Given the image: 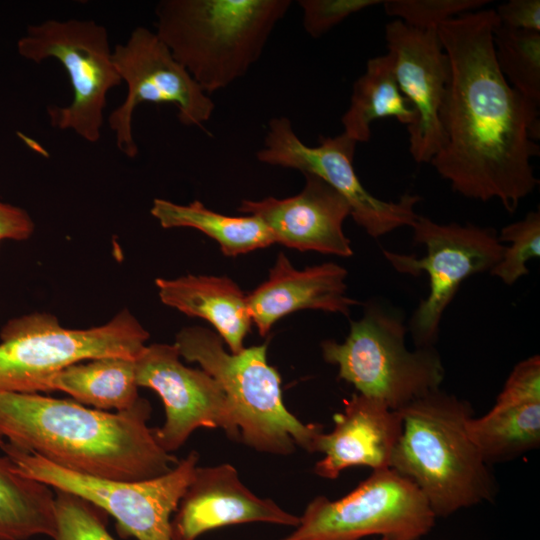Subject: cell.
Masks as SVG:
<instances>
[{"label":"cell","mask_w":540,"mask_h":540,"mask_svg":"<svg viewBox=\"0 0 540 540\" xmlns=\"http://www.w3.org/2000/svg\"><path fill=\"white\" fill-rule=\"evenodd\" d=\"M494 9L448 19L437 33L450 76L440 112L444 135L430 164L460 195L498 199L513 213L539 181L531 165L538 156L539 106L514 90L496 61Z\"/></svg>","instance_id":"obj_1"},{"label":"cell","mask_w":540,"mask_h":540,"mask_svg":"<svg viewBox=\"0 0 540 540\" xmlns=\"http://www.w3.org/2000/svg\"><path fill=\"white\" fill-rule=\"evenodd\" d=\"M151 405L108 412L39 393H0V437L71 471L116 481L169 472L178 459L157 443L147 424Z\"/></svg>","instance_id":"obj_2"},{"label":"cell","mask_w":540,"mask_h":540,"mask_svg":"<svg viewBox=\"0 0 540 540\" xmlns=\"http://www.w3.org/2000/svg\"><path fill=\"white\" fill-rule=\"evenodd\" d=\"M399 412L390 468L417 486L436 517L494 501L496 479L466 431L474 416L468 401L438 389Z\"/></svg>","instance_id":"obj_3"},{"label":"cell","mask_w":540,"mask_h":540,"mask_svg":"<svg viewBox=\"0 0 540 540\" xmlns=\"http://www.w3.org/2000/svg\"><path fill=\"white\" fill-rule=\"evenodd\" d=\"M290 0H162L156 34L207 93L243 77L260 58Z\"/></svg>","instance_id":"obj_4"},{"label":"cell","mask_w":540,"mask_h":540,"mask_svg":"<svg viewBox=\"0 0 540 540\" xmlns=\"http://www.w3.org/2000/svg\"><path fill=\"white\" fill-rule=\"evenodd\" d=\"M173 344L222 387L236 410L241 442L272 455L288 456L296 447L315 452L322 425L303 423L286 408L280 374L267 362V343L228 353L217 333L193 326L181 329Z\"/></svg>","instance_id":"obj_5"},{"label":"cell","mask_w":540,"mask_h":540,"mask_svg":"<svg viewBox=\"0 0 540 540\" xmlns=\"http://www.w3.org/2000/svg\"><path fill=\"white\" fill-rule=\"evenodd\" d=\"M148 339L127 309L87 329L65 328L45 312L12 318L0 331V393L48 392L49 379L60 370L102 357L136 359Z\"/></svg>","instance_id":"obj_6"},{"label":"cell","mask_w":540,"mask_h":540,"mask_svg":"<svg viewBox=\"0 0 540 540\" xmlns=\"http://www.w3.org/2000/svg\"><path fill=\"white\" fill-rule=\"evenodd\" d=\"M406 332L398 313L370 304L360 320L351 322L344 342L321 343L322 355L359 394L399 411L440 389L445 377L439 353L433 347L408 350Z\"/></svg>","instance_id":"obj_7"},{"label":"cell","mask_w":540,"mask_h":540,"mask_svg":"<svg viewBox=\"0 0 540 540\" xmlns=\"http://www.w3.org/2000/svg\"><path fill=\"white\" fill-rule=\"evenodd\" d=\"M0 448L20 474L85 499L110 514L122 534L137 540H172V515L192 481L199 460V454L191 451L161 476L116 481L62 468L8 442H3Z\"/></svg>","instance_id":"obj_8"},{"label":"cell","mask_w":540,"mask_h":540,"mask_svg":"<svg viewBox=\"0 0 540 540\" xmlns=\"http://www.w3.org/2000/svg\"><path fill=\"white\" fill-rule=\"evenodd\" d=\"M17 50L36 63L56 59L69 76L72 101L47 108L51 126L72 130L90 143L99 141L107 93L122 82L107 29L93 20L49 19L29 25Z\"/></svg>","instance_id":"obj_9"},{"label":"cell","mask_w":540,"mask_h":540,"mask_svg":"<svg viewBox=\"0 0 540 540\" xmlns=\"http://www.w3.org/2000/svg\"><path fill=\"white\" fill-rule=\"evenodd\" d=\"M436 518L417 486L386 468L373 470L340 499L315 497L294 531L280 540H420Z\"/></svg>","instance_id":"obj_10"},{"label":"cell","mask_w":540,"mask_h":540,"mask_svg":"<svg viewBox=\"0 0 540 540\" xmlns=\"http://www.w3.org/2000/svg\"><path fill=\"white\" fill-rule=\"evenodd\" d=\"M413 239L426 247L422 258L383 250L392 267L403 274H428L430 291L410 321L417 347H433L444 311L461 283L468 277L490 271L501 259L504 245L493 228L473 224H439L418 215Z\"/></svg>","instance_id":"obj_11"},{"label":"cell","mask_w":540,"mask_h":540,"mask_svg":"<svg viewBox=\"0 0 540 540\" xmlns=\"http://www.w3.org/2000/svg\"><path fill=\"white\" fill-rule=\"evenodd\" d=\"M356 142L344 133L321 137L319 145L304 144L287 117L268 123L264 146L257 152L259 161L303 174H312L330 185L347 201L351 216L367 234L379 238L399 227H412L418 214V195L405 194L397 201H384L368 192L358 178L353 157Z\"/></svg>","instance_id":"obj_12"},{"label":"cell","mask_w":540,"mask_h":540,"mask_svg":"<svg viewBox=\"0 0 540 540\" xmlns=\"http://www.w3.org/2000/svg\"><path fill=\"white\" fill-rule=\"evenodd\" d=\"M116 70L127 85L124 101L109 115V127L117 148L135 158L138 146L133 136V114L142 103H171L186 126L202 127L215 108L209 95L172 55L156 32L136 27L125 43L113 49Z\"/></svg>","instance_id":"obj_13"},{"label":"cell","mask_w":540,"mask_h":540,"mask_svg":"<svg viewBox=\"0 0 540 540\" xmlns=\"http://www.w3.org/2000/svg\"><path fill=\"white\" fill-rule=\"evenodd\" d=\"M174 344L146 345L135 359L139 387L161 398L165 421L153 428L159 446L178 450L200 427L222 429L231 440L241 442L235 408L219 383L202 369L185 366Z\"/></svg>","instance_id":"obj_14"},{"label":"cell","mask_w":540,"mask_h":540,"mask_svg":"<svg viewBox=\"0 0 540 540\" xmlns=\"http://www.w3.org/2000/svg\"><path fill=\"white\" fill-rule=\"evenodd\" d=\"M385 39L398 86L416 113L407 129L410 154L418 163H430L444 142L440 112L450 76L448 57L437 28L421 30L396 19L386 25Z\"/></svg>","instance_id":"obj_15"},{"label":"cell","mask_w":540,"mask_h":540,"mask_svg":"<svg viewBox=\"0 0 540 540\" xmlns=\"http://www.w3.org/2000/svg\"><path fill=\"white\" fill-rule=\"evenodd\" d=\"M303 175L306 182L299 194L284 199L243 200L238 211L261 219L275 243L299 251L353 255L343 231V223L351 214L347 201L319 177Z\"/></svg>","instance_id":"obj_16"},{"label":"cell","mask_w":540,"mask_h":540,"mask_svg":"<svg viewBox=\"0 0 540 540\" xmlns=\"http://www.w3.org/2000/svg\"><path fill=\"white\" fill-rule=\"evenodd\" d=\"M171 520L172 540H196L221 527L265 522L296 527L299 517L273 500L260 498L240 480L231 464L196 467Z\"/></svg>","instance_id":"obj_17"},{"label":"cell","mask_w":540,"mask_h":540,"mask_svg":"<svg viewBox=\"0 0 540 540\" xmlns=\"http://www.w3.org/2000/svg\"><path fill=\"white\" fill-rule=\"evenodd\" d=\"M334 427L320 433L315 452L324 456L313 472L324 479H337L340 473L354 466L372 470L390 468L394 448L402 432L399 411L389 409L381 401L354 393L344 400V408L333 415Z\"/></svg>","instance_id":"obj_18"},{"label":"cell","mask_w":540,"mask_h":540,"mask_svg":"<svg viewBox=\"0 0 540 540\" xmlns=\"http://www.w3.org/2000/svg\"><path fill=\"white\" fill-rule=\"evenodd\" d=\"M347 271L333 263L298 270L282 252L268 278L247 294L251 321L266 336L279 319L298 310H321L349 315L358 301L346 294Z\"/></svg>","instance_id":"obj_19"},{"label":"cell","mask_w":540,"mask_h":540,"mask_svg":"<svg viewBox=\"0 0 540 540\" xmlns=\"http://www.w3.org/2000/svg\"><path fill=\"white\" fill-rule=\"evenodd\" d=\"M155 284L162 303L208 321L231 353L244 349L252 321L247 294L233 280L190 274L175 279L157 278Z\"/></svg>","instance_id":"obj_20"},{"label":"cell","mask_w":540,"mask_h":540,"mask_svg":"<svg viewBox=\"0 0 540 540\" xmlns=\"http://www.w3.org/2000/svg\"><path fill=\"white\" fill-rule=\"evenodd\" d=\"M466 431L489 466L513 460L540 445V401L498 395L486 414L467 420Z\"/></svg>","instance_id":"obj_21"},{"label":"cell","mask_w":540,"mask_h":540,"mask_svg":"<svg viewBox=\"0 0 540 540\" xmlns=\"http://www.w3.org/2000/svg\"><path fill=\"white\" fill-rule=\"evenodd\" d=\"M135 359L102 357L72 364L48 381L47 390L67 393L94 409L125 411L140 399Z\"/></svg>","instance_id":"obj_22"},{"label":"cell","mask_w":540,"mask_h":540,"mask_svg":"<svg viewBox=\"0 0 540 540\" xmlns=\"http://www.w3.org/2000/svg\"><path fill=\"white\" fill-rule=\"evenodd\" d=\"M395 118L412 127L416 113L402 94L389 53L367 61L365 72L354 82L350 105L341 122L343 133L358 142H367L371 124L381 118Z\"/></svg>","instance_id":"obj_23"},{"label":"cell","mask_w":540,"mask_h":540,"mask_svg":"<svg viewBox=\"0 0 540 540\" xmlns=\"http://www.w3.org/2000/svg\"><path fill=\"white\" fill-rule=\"evenodd\" d=\"M151 215L163 228H193L215 240L222 253L229 257L271 246L274 236L256 216H228L208 209L195 200L186 205L155 198Z\"/></svg>","instance_id":"obj_24"},{"label":"cell","mask_w":540,"mask_h":540,"mask_svg":"<svg viewBox=\"0 0 540 540\" xmlns=\"http://www.w3.org/2000/svg\"><path fill=\"white\" fill-rule=\"evenodd\" d=\"M56 535L55 492L0 456V540Z\"/></svg>","instance_id":"obj_25"},{"label":"cell","mask_w":540,"mask_h":540,"mask_svg":"<svg viewBox=\"0 0 540 540\" xmlns=\"http://www.w3.org/2000/svg\"><path fill=\"white\" fill-rule=\"evenodd\" d=\"M493 43L497 64L510 86L539 106L540 32L498 24Z\"/></svg>","instance_id":"obj_26"},{"label":"cell","mask_w":540,"mask_h":540,"mask_svg":"<svg viewBox=\"0 0 540 540\" xmlns=\"http://www.w3.org/2000/svg\"><path fill=\"white\" fill-rule=\"evenodd\" d=\"M498 239L510 244L504 245L501 259L490 273L513 285L529 273L526 263L540 256V213L531 211L522 220L503 227Z\"/></svg>","instance_id":"obj_27"},{"label":"cell","mask_w":540,"mask_h":540,"mask_svg":"<svg viewBox=\"0 0 540 540\" xmlns=\"http://www.w3.org/2000/svg\"><path fill=\"white\" fill-rule=\"evenodd\" d=\"M54 540H116L106 529L100 509L69 492L54 490Z\"/></svg>","instance_id":"obj_28"},{"label":"cell","mask_w":540,"mask_h":540,"mask_svg":"<svg viewBox=\"0 0 540 540\" xmlns=\"http://www.w3.org/2000/svg\"><path fill=\"white\" fill-rule=\"evenodd\" d=\"M489 0H384L385 12L406 25L429 30L461 14L479 10Z\"/></svg>","instance_id":"obj_29"},{"label":"cell","mask_w":540,"mask_h":540,"mask_svg":"<svg viewBox=\"0 0 540 540\" xmlns=\"http://www.w3.org/2000/svg\"><path fill=\"white\" fill-rule=\"evenodd\" d=\"M382 0H300L303 27L313 38L321 37L350 15L368 7L382 4Z\"/></svg>","instance_id":"obj_30"},{"label":"cell","mask_w":540,"mask_h":540,"mask_svg":"<svg viewBox=\"0 0 540 540\" xmlns=\"http://www.w3.org/2000/svg\"><path fill=\"white\" fill-rule=\"evenodd\" d=\"M495 13L504 27L540 32L539 0H509L499 5Z\"/></svg>","instance_id":"obj_31"},{"label":"cell","mask_w":540,"mask_h":540,"mask_svg":"<svg viewBox=\"0 0 540 540\" xmlns=\"http://www.w3.org/2000/svg\"><path fill=\"white\" fill-rule=\"evenodd\" d=\"M34 228V222L26 210L0 202V241L26 240L32 235Z\"/></svg>","instance_id":"obj_32"},{"label":"cell","mask_w":540,"mask_h":540,"mask_svg":"<svg viewBox=\"0 0 540 540\" xmlns=\"http://www.w3.org/2000/svg\"><path fill=\"white\" fill-rule=\"evenodd\" d=\"M4 442V440L0 437V445Z\"/></svg>","instance_id":"obj_33"}]
</instances>
